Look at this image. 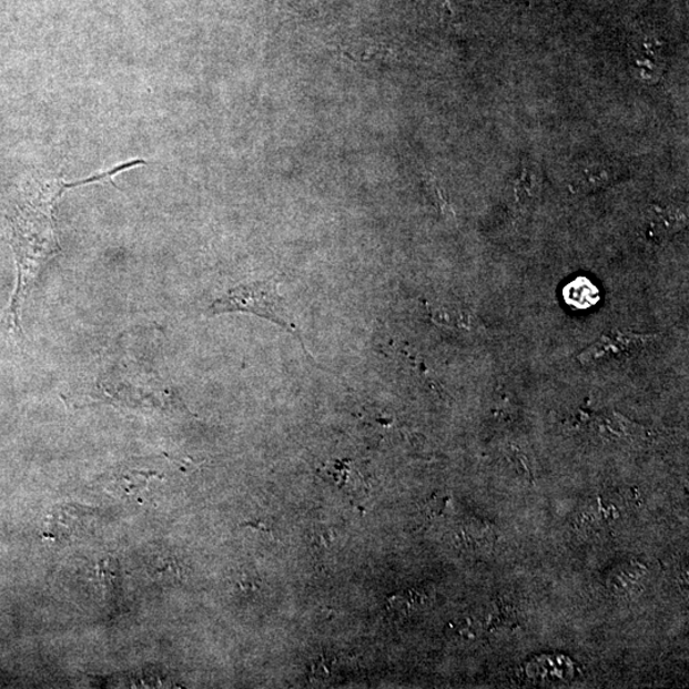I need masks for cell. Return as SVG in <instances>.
Wrapping results in <instances>:
<instances>
[{
  "label": "cell",
  "mask_w": 689,
  "mask_h": 689,
  "mask_svg": "<svg viewBox=\"0 0 689 689\" xmlns=\"http://www.w3.org/2000/svg\"><path fill=\"white\" fill-rule=\"evenodd\" d=\"M278 284L274 278L255 281L240 285L211 304V314L242 312L255 314L261 318L276 323L297 338L308 356L301 331L297 330L292 313L287 311L283 297L278 294Z\"/></svg>",
  "instance_id": "obj_2"
},
{
  "label": "cell",
  "mask_w": 689,
  "mask_h": 689,
  "mask_svg": "<svg viewBox=\"0 0 689 689\" xmlns=\"http://www.w3.org/2000/svg\"><path fill=\"white\" fill-rule=\"evenodd\" d=\"M655 340H657V336L653 335L632 334V332L612 330L578 355V361L584 365L626 361L640 354L646 347L655 343Z\"/></svg>",
  "instance_id": "obj_3"
},
{
  "label": "cell",
  "mask_w": 689,
  "mask_h": 689,
  "mask_svg": "<svg viewBox=\"0 0 689 689\" xmlns=\"http://www.w3.org/2000/svg\"><path fill=\"white\" fill-rule=\"evenodd\" d=\"M87 184L84 181L64 183L62 179H54L41 186L31 206H26L14 226V251L19 263V286H17L12 303V320L14 328H19V311L22 300L38 271L59 251L58 237L53 220V210L57 201L67 189Z\"/></svg>",
  "instance_id": "obj_1"
},
{
  "label": "cell",
  "mask_w": 689,
  "mask_h": 689,
  "mask_svg": "<svg viewBox=\"0 0 689 689\" xmlns=\"http://www.w3.org/2000/svg\"><path fill=\"white\" fill-rule=\"evenodd\" d=\"M347 59L354 62H372L378 58H386L388 49L376 44V42H355V44L343 45L340 48Z\"/></svg>",
  "instance_id": "obj_4"
},
{
  "label": "cell",
  "mask_w": 689,
  "mask_h": 689,
  "mask_svg": "<svg viewBox=\"0 0 689 689\" xmlns=\"http://www.w3.org/2000/svg\"><path fill=\"white\" fill-rule=\"evenodd\" d=\"M566 297L568 303L574 304L577 308H586L599 300L598 288L591 285L590 281L582 278V287L580 278L576 280L573 285L566 288Z\"/></svg>",
  "instance_id": "obj_5"
}]
</instances>
